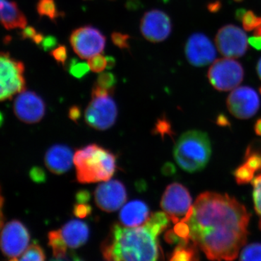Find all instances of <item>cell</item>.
I'll list each match as a JSON object with an SVG mask.
<instances>
[{"mask_svg": "<svg viewBox=\"0 0 261 261\" xmlns=\"http://www.w3.org/2000/svg\"><path fill=\"white\" fill-rule=\"evenodd\" d=\"M149 216V207L146 202L135 200L123 206L120 211L119 221L125 227H137L145 224Z\"/></svg>", "mask_w": 261, "mask_h": 261, "instance_id": "19", "label": "cell"}, {"mask_svg": "<svg viewBox=\"0 0 261 261\" xmlns=\"http://www.w3.org/2000/svg\"><path fill=\"white\" fill-rule=\"evenodd\" d=\"M88 64L90 70L94 73H102L107 68V59L101 55L89 58Z\"/></svg>", "mask_w": 261, "mask_h": 261, "instance_id": "32", "label": "cell"}, {"mask_svg": "<svg viewBox=\"0 0 261 261\" xmlns=\"http://www.w3.org/2000/svg\"><path fill=\"white\" fill-rule=\"evenodd\" d=\"M57 45H58V40H57L56 38L53 37V36H47V37H44V40H43L42 42L40 44L41 47L46 51L54 49Z\"/></svg>", "mask_w": 261, "mask_h": 261, "instance_id": "39", "label": "cell"}, {"mask_svg": "<svg viewBox=\"0 0 261 261\" xmlns=\"http://www.w3.org/2000/svg\"><path fill=\"white\" fill-rule=\"evenodd\" d=\"M67 53L68 51H67L66 47L60 45L59 47H56L51 51V56L58 63L64 65L67 58H68V53Z\"/></svg>", "mask_w": 261, "mask_h": 261, "instance_id": "38", "label": "cell"}, {"mask_svg": "<svg viewBox=\"0 0 261 261\" xmlns=\"http://www.w3.org/2000/svg\"><path fill=\"white\" fill-rule=\"evenodd\" d=\"M252 185L253 187L252 197H253L254 206L259 217V226L261 229V174L254 178L252 181Z\"/></svg>", "mask_w": 261, "mask_h": 261, "instance_id": "29", "label": "cell"}, {"mask_svg": "<svg viewBox=\"0 0 261 261\" xmlns=\"http://www.w3.org/2000/svg\"><path fill=\"white\" fill-rule=\"evenodd\" d=\"M173 229L182 241H190V227L186 222L181 221V222L177 223L175 225Z\"/></svg>", "mask_w": 261, "mask_h": 261, "instance_id": "35", "label": "cell"}, {"mask_svg": "<svg viewBox=\"0 0 261 261\" xmlns=\"http://www.w3.org/2000/svg\"><path fill=\"white\" fill-rule=\"evenodd\" d=\"M233 1L236 2V3H241L243 0H233Z\"/></svg>", "mask_w": 261, "mask_h": 261, "instance_id": "50", "label": "cell"}, {"mask_svg": "<svg viewBox=\"0 0 261 261\" xmlns=\"http://www.w3.org/2000/svg\"><path fill=\"white\" fill-rule=\"evenodd\" d=\"M129 38L128 34H123L119 32H113L111 35L113 44L120 49H128L129 47V44H128Z\"/></svg>", "mask_w": 261, "mask_h": 261, "instance_id": "34", "label": "cell"}, {"mask_svg": "<svg viewBox=\"0 0 261 261\" xmlns=\"http://www.w3.org/2000/svg\"><path fill=\"white\" fill-rule=\"evenodd\" d=\"M226 103L229 112L240 119L252 118L256 114L260 108L258 94L249 87L233 89L228 95Z\"/></svg>", "mask_w": 261, "mask_h": 261, "instance_id": "12", "label": "cell"}, {"mask_svg": "<svg viewBox=\"0 0 261 261\" xmlns=\"http://www.w3.org/2000/svg\"><path fill=\"white\" fill-rule=\"evenodd\" d=\"M1 21L5 29H21L27 27V19L23 12L19 9L15 2L1 0Z\"/></svg>", "mask_w": 261, "mask_h": 261, "instance_id": "20", "label": "cell"}, {"mask_svg": "<svg viewBox=\"0 0 261 261\" xmlns=\"http://www.w3.org/2000/svg\"><path fill=\"white\" fill-rule=\"evenodd\" d=\"M198 247L190 241H182L174 249L168 261H200Z\"/></svg>", "mask_w": 261, "mask_h": 261, "instance_id": "21", "label": "cell"}, {"mask_svg": "<svg viewBox=\"0 0 261 261\" xmlns=\"http://www.w3.org/2000/svg\"><path fill=\"white\" fill-rule=\"evenodd\" d=\"M250 214L227 194L206 192L197 197L186 222L190 239L212 261H232L246 243Z\"/></svg>", "mask_w": 261, "mask_h": 261, "instance_id": "1", "label": "cell"}, {"mask_svg": "<svg viewBox=\"0 0 261 261\" xmlns=\"http://www.w3.org/2000/svg\"><path fill=\"white\" fill-rule=\"evenodd\" d=\"M240 261H261V243H252L243 248Z\"/></svg>", "mask_w": 261, "mask_h": 261, "instance_id": "28", "label": "cell"}, {"mask_svg": "<svg viewBox=\"0 0 261 261\" xmlns=\"http://www.w3.org/2000/svg\"><path fill=\"white\" fill-rule=\"evenodd\" d=\"M91 199L90 192L87 190H80L75 194L77 203H87Z\"/></svg>", "mask_w": 261, "mask_h": 261, "instance_id": "40", "label": "cell"}, {"mask_svg": "<svg viewBox=\"0 0 261 261\" xmlns=\"http://www.w3.org/2000/svg\"><path fill=\"white\" fill-rule=\"evenodd\" d=\"M30 235L27 228L17 220L9 221L2 229L1 247L5 256H20L28 248Z\"/></svg>", "mask_w": 261, "mask_h": 261, "instance_id": "10", "label": "cell"}, {"mask_svg": "<svg viewBox=\"0 0 261 261\" xmlns=\"http://www.w3.org/2000/svg\"><path fill=\"white\" fill-rule=\"evenodd\" d=\"M70 42L73 50L81 58L89 59L104 50L106 38L97 29L86 25L71 33Z\"/></svg>", "mask_w": 261, "mask_h": 261, "instance_id": "9", "label": "cell"}, {"mask_svg": "<svg viewBox=\"0 0 261 261\" xmlns=\"http://www.w3.org/2000/svg\"><path fill=\"white\" fill-rule=\"evenodd\" d=\"M236 17L241 20L243 28L246 31H252L257 29L261 25V17L257 16L252 11H246L240 9L237 11Z\"/></svg>", "mask_w": 261, "mask_h": 261, "instance_id": "23", "label": "cell"}, {"mask_svg": "<svg viewBox=\"0 0 261 261\" xmlns=\"http://www.w3.org/2000/svg\"><path fill=\"white\" fill-rule=\"evenodd\" d=\"M215 40L218 50L226 58H238L246 53V34L236 25H226L220 29Z\"/></svg>", "mask_w": 261, "mask_h": 261, "instance_id": "11", "label": "cell"}, {"mask_svg": "<svg viewBox=\"0 0 261 261\" xmlns=\"http://www.w3.org/2000/svg\"><path fill=\"white\" fill-rule=\"evenodd\" d=\"M153 133L161 135L163 138L166 135H172L173 132L171 129V123L164 117L159 118L154 126Z\"/></svg>", "mask_w": 261, "mask_h": 261, "instance_id": "33", "label": "cell"}, {"mask_svg": "<svg viewBox=\"0 0 261 261\" xmlns=\"http://www.w3.org/2000/svg\"><path fill=\"white\" fill-rule=\"evenodd\" d=\"M76 178L82 184L109 181L116 173V157L108 149L91 144L75 152Z\"/></svg>", "mask_w": 261, "mask_h": 261, "instance_id": "3", "label": "cell"}, {"mask_svg": "<svg viewBox=\"0 0 261 261\" xmlns=\"http://www.w3.org/2000/svg\"><path fill=\"white\" fill-rule=\"evenodd\" d=\"M92 207L87 203H76L73 206V214L80 219L87 217L92 214Z\"/></svg>", "mask_w": 261, "mask_h": 261, "instance_id": "37", "label": "cell"}, {"mask_svg": "<svg viewBox=\"0 0 261 261\" xmlns=\"http://www.w3.org/2000/svg\"><path fill=\"white\" fill-rule=\"evenodd\" d=\"M95 84L102 88L114 92L115 86L116 84V78L114 74L110 72L102 73L97 77Z\"/></svg>", "mask_w": 261, "mask_h": 261, "instance_id": "31", "label": "cell"}, {"mask_svg": "<svg viewBox=\"0 0 261 261\" xmlns=\"http://www.w3.org/2000/svg\"><path fill=\"white\" fill-rule=\"evenodd\" d=\"M221 3L219 2H215V3H211L208 5V10H210L212 13H215V12H218L221 8Z\"/></svg>", "mask_w": 261, "mask_h": 261, "instance_id": "46", "label": "cell"}, {"mask_svg": "<svg viewBox=\"0 0 261 261\" xmlns=\"http://www.w3.org/2000/svg\"><path fill=\"white\" fill-rule=\"evenodd\" d=\"M187 61L195 67L211 64L216 57V50L210 39L205 34L196 33L189 38L185 45Z\"/></svg>", "mask_w": 261, "mask_h": 261, "instance_id": "16", "label": "cell"}, {"mask_svg": "<svg viewBox=\"0 0 261 261\" xmlns=\"http://www.w3.org/2000/svg\"><path fill=\"white\" fill-rule=\"evenodd\" d=\"M10 261H45V255L42 247L34 243L21 256L13 257Z\"/></svg>", "mask_w": 261, "mask_h": 261, "instance_id": "25", "label": "cell"}, {"mask_svg": "<svg viewBox=\"0 0 261 261\" xmlns=\"http://www.w3.org/2000/svg\"><path fill=\"white\" fill-rule=\"evenodd\" d=\"M256 70L257 75H258L259 78L261 80V58L259 60V61L257 62Z\"/></svg>", "mask_w": 261, "mask_h": 261, "instance_id": "49", "label": "cell"}, {"mask_svg": "<svg viewBox=\"0 0 261 261\" xmlns=\"http://www.w3.org/2000/svg\"><path fill=\"white\" fill-rule=\"evenodd\" d=\"M259 91H260V93L261 94V87H260V88L259 89Z\"/></svg>", "mask_w": 261, "mask_h": 261, "instance_id": "51", "label": "cell"}, {"mask_svg": "<svg viewBox=\"0 0 261 261\" xmlns=\"http://www.w3.org/2000/svg\"><path fill=\"white\" fill-rule=\"evenodd\" d=\"M85 111L86 123L94 129L104 130L114 124L118 116V108L111 94L92 97Z\"/></svg>", "mask_w": 261, "mask_h": 261, "instance_id": "8", "label": "cell"}, {"mask_svg": "<svg viewBox=\"0 0 261 261\" xmlns=\"http://www.w3.org/2000/svg\"><path fill=\"white\" fill-rule=\"evenodd\" d=\"M37 10L40 16L47 17L51 20H55L59 16L55 0H39Z\"/></svg>", "mask_w": 261, "mask_h": 261, "instance_id": "26", "label": "cell"}, {"mask_svg": "<svg viewBox=\"0 0 261 261\" xmlns=\"http://www.w3.org/2000/svg\"><path fill=\"white\" fill-rule=\"evenodd\" d=\"M37 34V31H36V29H34V27H27L23 29L22 32L20 33V36H21L22 39H31L33 40Z\"/></svg>", "mask_w": 261, "mask_h": 261, "instance_id": "41", "label": "cell"}, {"mask_svg": "<svg viewBox=\"0 0 261 261\" xmlns=\"http://www.w3.org/2000/svg\"><path fill=\"white\" fill-rule=\"evenodd\" d=\"M90 70L88 63L80 62L77 60L73 59L70 61L69 65L70 74L76 79L83 78L84 75L88 73Z\"/></svg>", "mask_w": 261, "mask_h": 261, "instance_id": "30", "label": "cell"}, {"mask_svg": "<svg viewBox=\"0 0 261 261\" xmlns=\"http://www.w3.org/2000/svg\"><path fill=\"white\" fill-rule=\"evenodd\" d=\"M170 221L166 213L156 212L137 227L113 224L101 246L103 257L107 261H163L159 237Z\"/></svg>", "mask_w": 261, "mask_h": 261, "instance_id": "2", "label": "cell"}, {"mask_svg": "<svg viewBox=\"0 0 261 261\" xmlns=\"http://www.w3.org/2000/svg\"><path fill=\"white\" fill-rule=\"evenodd\" d=\"M254 174H255V171L245 163L239 166L233 172L237 183L240 185L250 183L254 179Z\"/></svg>", "mask_w": 261, "mask_h": 261, "instance_id": "27", "label": "cell"}, {"mask_svg": "<svg viewBox=\"0 0 261 261\" xmlns=\"http://www.w3.org/2000/svg\"><path fill=\"white\" fill-rule=\"evenodd\" d=\"M140 30L147 41L157 43L166 40L172 30L169 16L159 10L146 13L141 20Z\"/></svg>", "mask_w": 261, "mask_h": 261, "instance_id": "14", "label": "cell"}, {"mask_svg": "<svg viewBox=\"0 0 261 261\" xmlns=\"http://www.w3.org/2000/svg\"><path fill=\"white\" fill-rule=\"evenodd\" d=\"M0 69L1 101L11 99L15 94L25 90V67L22 62L12 58L9 53L3 51L0 56Z\"/></svg>", "mask_w": 261, "mask_h": 261, "instance_id": "6", "label": "cell"}, {"mask_svg": "<svg viewBox=\"0 0 261 261\" xmlns=\"http://www.w3.org/2000/svg\"><path fill=\"white\" fill-rule=\"evenodd\" d=\"M245 164L252 168L255 172L261 171V141H254L247 147L245 152Z\"/></svg>", "mask_w": 261, "mask_h": 261, "instance_id": "22", "label": "cell"}, {"mask_svg": "<svg viewBox=\"0 0 261 261\" xmlns=\"http://www.w3.org/2000/svg\"><path fill=\"white\" fill-rule=\"evenodd\" d=\"M48 238H49V245L53 250V255L57 259L64 258L67 249L65 248L63 242H62L59 231L55 230V231H50L48 234Z\"/></svg>", "mask_w": 261, "mask_h": 261, "instance_id": "24", "label": "cell"}, {"mask_svg": "<svg viewBox=\"0 0 261 261\" xmlns=\"http://www.w3.org/2000/svg\"><path fill=\"white\" fill-rule=\"evenodd\" d=\"M211 85L220 92L236 88L244 79V69L239 62L231 58H223L214 62L207 72Z\"/></svg>", "mask_w": 261, "mask_h": 261, "instance_id": "7", "label": "cell"}, {"mask_svg": "<svg viewBox=\"0 0 261 261\" xmlns=\"http://www.w3.org/2000/svg\"><path fill=\"white\" fill-rule=\"evenodd\" d=\"M254 129H255V134L261 137V118H259V119L257 120V121L255 122Z\"/></svg>", "mask_w": 261, "mask_h": 261, "instance_id": "47", "label": "cell"}, {"mask_svg": "<svg viewBox=\"0 0 261 261\" xmlns=\"http://www.w3.org/2000/svg\"><path fill=\"white\" fill-rule=\"evenodd\" d=\"M248 43L254 49L261 50V35H255V37L249 38Z\"/></svg>", "mask_w": 261, "mask_h": 261, "instance_id": "43", "label": "cell"}, {"mask_svg": "<svg viewBox=\"0 0 261 261\" xmlns=\"http://www.w3.org/2000/svg\"><path fill=\"white\" fill-rule=\"evenodd\" d=\"M127 199L126 187L118 180H109L98 185L94 191V200L99 209L111 213L124 205Z\"/></svg>", "mask_w": 261, "mask_h": 261, "instance_id": "13", "label": "cell"}, {"mask_svg": "<svg viewBox=\"0 0 261 261\" xmlns=\"http://www.w3.org/2000/svg\"><path fill=\"white\" fill-rule=\"evenodd\" d=\"M29 176L33 181L37 184L44 183L47 180V174L43 168L34 166L29 171Z\"/></svg>", "mask_w": 261, "mask_h": 261, "instance_id": "36", "label": "cell"}, {"mask_svg": "<svg viewBox=\"0 0 261 261\" xmlns=\"http://www.w3.org/2000/svg\"><path fill=\"white\" fill-rule=\"evenodd\" d=\"M65 248L76 249L87 243L89 238L88 225L80 220H71L58 229Z\"/></svg>", "mask_w": 261, "mask_h": 261, "instance_id": "18", "label": "cell"}, {"mask_svg": "<svg viewBox=\"0 0 261 261\" xmlns=\"http://www.w3.org/2000/svg\"><path fill=\"white\" fill-rule=\"evenodd\" d=\"M106 59H107V68L108 69H111L116 65V61L113 57H107Z\"/></svg>", "mask_w": 261, "mask_h": 261, "instance_id": "48", "label": "cell"}, {"mask_svg": "<svg viewBox=\"0 0 261 261\" xmlns=\"http://www.w3.org/2000/svg\"><path fill=\"white\" fill-rule=\"evenodd\" d=\"M161 207L175 224L186 221L193 211L190 192L187 187L176 182L166 187L161 199Z\"/></svg>", "mask_w": 261, "mask_h": 261, "instance_id": "5", "label": "cell"}, {"mask_svg": "<svg viewBox=\"0 0 261 261\" xmlns=\"http://www.w3.org/2000/svg\"><path fill=\"white\" fill-rule=\"evenodd\" d=\"M216 123L220 126H228L230 125L229 121H228L227 117L224 115L221 114L217 117L216 119Z\"/></svg>", "mask_w": 261, "mask_h": 261, "instance_id": "45", "label": "cell"}, {"mask_svg": "<svg viewBox=\"0 0 261 261\" xmlns=\"http://www.w3.org/2000/svg\"><path fill=\"white\" fill-rule=\"evenodd\" d=\"M175 167L173 164L171 163H166V164L163 166V173L166 176H171V175H173V173H175Z\"/></svg>", "mask_w": 261, "mask_h": 261, "instance_id": "44", "label": "cell"}, {"mask_svg": "<svg viewBox=\"0 0 261 261\" xmlns=\"http://www.w3.org/2000/svg\"><path fill=\"white\" fill-rule=\"evenodd\" d=\"M73 151L63 145L51 146L44 157V163L49 171L57 175L66 173L73 163Z\"/></svg>", "mask_w": 261, "mask_h": 261, "instance_id": "17", "label": "cell"}, {"mask_svg": "<svg viewBox=\"0 0 261 261\" xmlns=\"http://www.w3.org/2000/svg\"><path fill=\"white\" fill-rule=\"evenodd\" d=\"M68 116L72 121H78L80 119L81 116H82V111H81L80 108L76 106H72L70 108L69 112H68Z\"/></svg>", "mask_w": 261, "mask_h": 261, "instance_id": "42", "label": "cell"}, {"mask_svg": "<svg viewBox=\"0 0 261 261\" xmlns=\"http://www.w3.org/2000/svg\"><path fill=\"white\" fill-rule=\"evenodd\" d=\"M15 116L24 123H38L45 114V103L40 96L31 91H24L16 97L13 106Z\"/></svg>", "mask_w": 261, "mask_h": 261, "instance_id": "15", "label": "cell"}, {"mask_svg": "<svg viewBox=\"0 0 261 261\" xmlns=\"http://www.w3.org/2000/svg\"><path fill=\"white\" fill-rule=\"evenodd\" d=\"M211 141L208 136L201 130H192L178 139L173 150L178 166L188 173H196L205 168L210 161Z\"/></svg>", "mask_w": 261, "mask_h": 261, "instance_id": "4", "label": "cell"}]
</instances>
